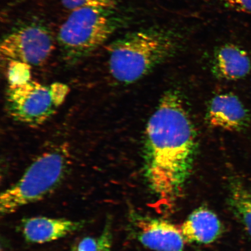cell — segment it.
Wrapping results in <instances>:
<instances>
[{
  "label": "cell",
  "instance_id": "6da1fadb",
  "mask_svg": "<svg viewBox=\"0 0 251 251\" xmlns=\"http://www.w3.org/2000/svg\"><path fill=\"white\" fill-rule=\"evenodd\" d=\"M195 129L176 91L164 94L147 123L144 174L151 189L163 202L181 196L192 171L196 151Z\"/></svg>",
  "mask_w": 251,
  "mask_h": 251
},
{
  "label": "cell",
  "instance_id": "7a4b0ae2",
  "mask_svg": "<svg viewBox=\"0 0 251 251\" xmlns=\"http://www.w3.org/2000/svg\"><path fill=\"white\" fill-rule=\"evenodd\" d=\"M180 47L172 31L158 28L134 31L109 46V73L119 82H136L173 57Z\"/></svg>",
  "mask_w": 251,
  "mask_h": 251
},
{
  "label": "cell",
  "instance_id": "3957f363",
  "mask_svg": "<svg viewBox=\"0 0 251 251\" xmlns=\"http://www.w3.org/2000/svg\"><path fill=\"white\" fill-rule=\"evenodd\" d=\"M70 165V155L65 147H56L43 153L18 181L1 194V214H11L45 199L61 184Z\"/></svg>",
  "mask_w": 251,
  "mask_h": 251
},
{
  "label": "cell",
  "instance_id": "277c9868",
  "mask_svg": "<svg viewBox=\"0 0 251 251\" xmlns=\"http://www.w3.org/2000/svg\"><path fill=\"white\" fill-rule=\"evenodd\" d=\"M111 13V10L94 8L71 11L58 35L59 46L67 61H79L107 42L117 28V21Z\"/></svg>",
  "mask_w": 251,
  "mask_h": 251
},
{
  "label": "cell",
  "instance_id": "5b68a950",
  "mask_svg": "<svg viewBox=\"0 0 251 251\" xmlns=\"http://www.w3.org/2000/svg\"><path fill=\"white\" fill-rule=\"evenodd\" d=\"M70 92V87L60 82L45 85L31 80L9 86L6 94L8 112L15 121L37 127L55 114Z\"/></svg>",
  "mask_w": 251,
  "mask_h": 251
},
{
  "label": "cell",
  "instance_id": "8992f818",
  "mask_svg": "<svg viewBox=\"0 0 251 251\" xmlns=\"http://www.w3.org/2000/svg\"><path fill=\"white\" fill-rule=\"evenodd\" d=\"M54 48V40L49 29L43 25L30 24L6 35L1 41L0 52L5 60L40 66L48 60Z\"/></svg>",
  "mask_w": 251,
  "mask_h": 251
},
{
  "label": "cell",
  "instance_id": "52a82bcc",
  "mask_svg": "<svg viewBox=\"0 0 251 251\" xmlns=\"http://www.w3.org/2000/svg\"><path fill=\"white\" fill-rule=\"evenodd\" d=\"M131 220L137 239L156 251H184V239L180 228L165 220L133 214Z\"/></svg>",
  "mask_w": 251,
  "mask_h": 251
},
{
  "label": "cell",
  "instance_id": "ba28073f",
  "mask_svg": "<svg viewBox=\"0 0 251 251\" xmlns=\"http://www.w3.org/2000/svg\"><path fill=\"white\" fill-rule=\"evenodd\" d=\"M206 120L213 127L240 132L249 127L251 117L240 99L227 93L213 97L207 109Z\"/></svg>",
  "mask_w": 251,
  "mask_h": 251
},
{
  "label": "cell",
  "instance_id": "9c48e42d",
  "mask_svg": "<svg viewBox=\"0 0 251 251\" xmlns=\"http://www.w3.org/2000/svg\"><path fill=\"white\" fill-rule=\"evenodd\" d=\"M85 222L37 216L23 220L22 233L27 242L44 244L60 239L83 227Z\"/></svg>",
  "mask_w": 251,
  "mask_h": 251
},
{
  "label": "cell",
  "instance_id": "30bf717a",
  "mask_svg": "<svg viewBox=\"0 0 251 251\" xmlns=\"http://www.w3.org/2000/svg\"><path fill=\"white\" fill-rule=\"evenodd\" d=\"M213 75L220 79L228 81L242 79L251 71V59L242 47L233 43L219 47L213 54Z\"/></svg>",
  "mask_w": 251,
  "mask_h": 251
},
{
  "label": "cell",
  "instance_id": "8fae6325",
  "mask_svg": "<svg viewBox=\"0 0 251 251\" xmlns=\"http://www.w3.org/2000/svg\"><path fill=\"white\" fill-rule=\"evenodd\" d=\"M180 228L185 242L191 243H212L222 232L218 216L206 207H200L191 213Z\"/></svg>",
  "mask_w": 251,
  "mask_h": 251
},
{
  "label": "cell",
  "instance_id": "7c38bea8",
  "mask_svg": "<svg viewBox=\"0 0 251 251\" xmlns=\"http://www.w3.org/2000/svg\"><path fill=\"white\" fill-rule=\"evenodd\" d=\"M229 203L251 236V193L240 183L233 182L231 185Z\"/></svg>",
  "mask_w": 251,
  "mask_h": 251
},
{
  "label": "cell",
  "instance_id": "4fadbf2b",
  "mask_svg": "<svg viewBox=\"0 0 251 251\" xmlns=\"http://www.w3.org/2000/svg\"><path fill=\"white\" fill-rule=\"evenodd\" d=\"M31 67L24 62L9 61L7 77L9 86L22 85L31 81Z\"/></svg>",
  "mask_w": 251,
  "mask_h": 251
},
{
  "label": "cell",
  "instance_id": "5bb4252c",
  "mask_svg": "<svg viewBox=\"0 0 251 251\" xmlns=\"http://www.w3.org/2000/svg\"><path fill=\"white\" fill-rule=\"evenodd\" d=\"M63 6L71 11L81 8H94L112 10L117 0H61Z\"/></svg>",
  "mask_w": 251,
  "mask_h": 251
},
{
  "label": "cell",
  "instance_id": "9a60e30c",
  "mask_svg": "<svg viewBox=\"0 0 251 251\" xmlns=\"http://www.w3.org/2000/svg\"><path fill=\"white\" fill-rule=\"evenodd\" d=\"M220 1L231 10L251 14V0H220Z\"/></svg>",
  "mask_w": 251,
  "mask_h": 251
},
{
  "label": "cell",
  "instance_id": "2e32d148",
  "mask_svg": "<svg viewBox=\"0 0 251 251\" xmlns=\"http://www.w3.org/2000/svg\"><path fill=\"white\" fill-rule=\"evenodd\" d=\"M99 251H111L112 245V235L111 222L106 220L102 233L99 238Z\"/></svg>",
  "mask_w": 251,
  "mask_h": 251
},
{
  "label": "cell",
  "instance_id": "e0dca14e",
  "mask_svg": "<svg viewBox=\"0 0 251 251\" xmlns=\"http://www.w3.org/2000/svg\"><path fill=\"white\" fill-rule=\"evenodd\" d=\"M72 251H99L98 240L91 237L84 238Z\"/></svg>",
  "mask_w": 251,
  "mask_h": 251
}]
</instances>
